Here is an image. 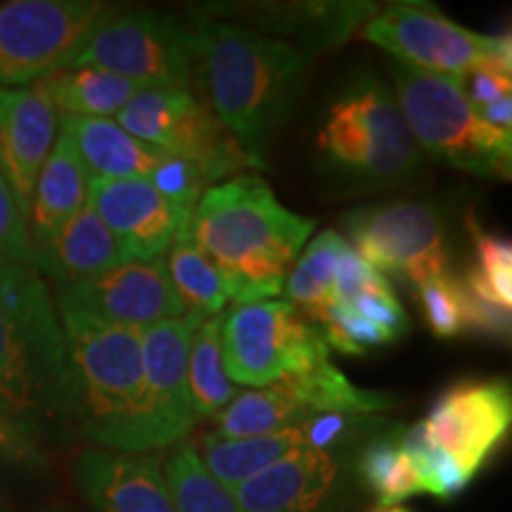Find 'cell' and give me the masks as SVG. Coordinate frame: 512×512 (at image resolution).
Instances as JSON below:
<instances>
[{
  "instance_id": "f35d334b",
  "label": "cell",
  "mask_w": 512,
  "mask_h": 512,
  "mask_svg": "<svg viewBox=\"0 0 512 512\" xmlns=\"http://www.w3.org/2000/svg\"><path fill=\"white\" fill-rule=\"evenodd\" d=\"M349 309H354L358 316L368 318L370 323H375L377 328H382L392 337V342L401 339L408 332V316L403 311L399 299L394 292L389 294H363L356 297L354 302L347 304Z\"/></svg>"
},
{
  "instance_id": "7c38bea8",
  "label": "cell",
  "mask_w": 512,
  "mask_h": 512,
  "mask_svg": "<svg viewBox=\"0 0 512 512\" xmlns=\"http://www.w3.org/2000/svg\"><path fill=\"white\" fill-rule=\"evenodd\" d=\"M354 252L380 273L420 287L451 273L444 211L427 200L363 204L344 214Z\"/></svg>"
},
{
  "instance_id": "2e32d148",
  "label": "cell",
  "mask_w": 512,
  "mask_h": 512,
  "mask_svg": "<svg viewBox=\"0 0 512 512\" xmlns=\"http://www.w3.org/2000/svg\"><path fill=\"white\" fill-rule=\"evenodd\" d=\"M86 204L112 230L131 261H152L164 256L178 228L195 211L178 207L143 178H91Z\"/></svg>"
},
{
  "instance_id": "d6986e66",
  "label": "cell",
  "mask_w": 512,
  "mask_h": 512,
  "mask_svg": "<svg viewBox=\"0 0 512 512\" xmlns=\"http://www.w3.org/2000/svg\"><path fill=\"white\" fill-rule=\"evenodd\" d=\"M57 138V112L36 86L0 88V176L27 223L36 178Z\"/></svg>"
},
{
  "instance_id": "1f68e13d",
  "label": "cell",
  "mask_w": 512,
  "mask_h": 512,
  "mask_svg": "<svg viewBox=\"0 0 512 512\" xmlns=\"http://www.w3.org/2000/svg\"><path fill=\"white\" fill-rule=\"evenodd\" d=\"M403 430L394 427L380 437L370 439L358 460L363 484L377 496L380 508H394L408 498L420 494L418 479H415L411 458L403 448Z\"/></svg>"
},
{
  "instance_id": "6da1fadb",
  "label": "cell",
  "mask_w": 512,
  "mask_h": 512,
  "mask_svg": "<svg viewBox=\"0 0 512 512\" xmlns=\"http://www.w3.org/2000/svg\"><path fill=\"white\" fill-rule=\"evenodd\" d=\"M197 79L223 128L256 169L302 93L313 55L221 19L197 17Z\"/></svg>"
},
{
  "instance_id": "5b68a950",
  "label": "cell",
  "mask_w": 512,
  "mask_h": 512,
  "mask_svg": "<svg viewBox=\"0 0 512 512\" xmlns=\"http://www.w3.org/2000/svg\"><path fill=\"white\" fill-rule=\"evenodd\" d=\"M318 155L332 176L363 188L408 181L425 162L399 102L373 74L351 76L332 98L318 131Z\"/></svg>"
},
{
  "instance_id": "277c9868",
  "label": "cell",
  "mask_w": 512,
  "mask_h": 512,
  "mask_svg": "<svg viewBox=\"0 0 512 512\" xmlns=\"http://www.w3.org/2000/svg\"><path fill=\"white\" fill-rule=\"evenodd\" d=\"M72 366V422L95 448L145 453L140 330L57 309Z\"/></svg>"
},
{
  "instance_id": "484cf974",
  "label": "cell",
  "mask_w": 512,
  "mask_h": 512,
  "mask_svg": "<svg viewBox=\"0 0 512 512\" xmlns=\"http://www.w3.org/2000/svg\"><path fill=\"white\" fill-rule=\"evenodd\" d=\"M304 425V422H302ZM290 427V430L266 434V437H249V439H211L204 437L200 460L207 467V472L216 482H221L226 489L235 491L247 479H252L266 467H271L280 460L297 453L306 446L304 427Z\"/></svg>"
},
{
  "instance_id": "836d02e7",
  "label": "cell",
  "mask_w": 512,
  "mask_h": 512,
  "mask_svg": "<svg viewBox=\"0 0 512 512\" xmlns=\"http://www.w3.org/2000/svg\"><path fill=\"white\" fill-rule=\"evenodd\" d=\"M415 292H418L422 313H425V320L434 337L453 339L465 335L458 275H439V278H432L415 287Z\"/></svg>"
},
{
  "instance_id": "44dd1931",
  "label": "cell",
  "mask_w": 512,
  "mask_h": 512,
  "mask_svg": "<svg viewBox=\"0 0 512 512\" xmlns=\"http://www.w3.org/2000/svg\"><path fill=\"white\" fill-rule=\"evenodd\" d=\"M128 261L126 249L88 204L50 238L29 245L31 268L41 278L55 280L57 287L95 278Z\"/></svg>"
},
{
  "instance_id": "4316f807",
  "label": "cell",
  "mask_w": 512,
  "mask_h": 512,
  "mask_svg": "<svg viewBox=\"0 0 512 512\" xmlns=\"http://www.w3.org/2000/svg\"><path fill=\"white\" fill-rule=\"evenodd\" d=\"M164 259L171 285L181 297L185 311L202 320L221 316L228 304L226 290L219 271L192 235V216L178 228Z\"/></svg>"
},
{
  "instance_id": "f546056e",
  "label": "cell",
  "mask_w": 512,
  "mask_h": 512,
  "mask_svg": "<svg viewBox=\"0 0 512 512\" xmlns=\"http://www.w3.org/2000/svg\"><path fill=\"white\" fill-rule=\"evenodd\" d=\"M349 252L351 245L347 238H342L335 230H323L287 273V297L309 311L311 318H316L325 306L332 304V285H335L339 261Z\"/></svg>"
},
{
  "instance_id": "ffe728a7",
  "label": "cell",
  "mask_w": 512,
  "mask_h": 512,
  "mask_svg": "<svg viewBox=\"0 0 512 512\" xmlns=\"http://www.w3.org/2000/svg\"><path fill=\"white\" fill-rule=\"evenodd\" d=\"M81 496L95 512H176L162 460L86 448L74 463Z\"/></svg>"
},
{
  "instance_id": "30bf717a",
  "label": "cell",
  "mask_w": 512,
  "mask_h": 512,
  "mask_svg": "<svg viewBox=\"0 0 512 512\" xmlns=\"http://www.w3.org/2000/svg\"><path fill=\"white\" fill-rule=\"evenodd\" d=\"M117 124L166 157L192 164L207 183L254 166L192 88H138Z\"/></svg>"
},
{
  "instance_id": "9c48e42d",
  "label": "cell",
  "mask_w": 512,
  "mask_h": 512,
  "mask_svg": "<svg viewBox=\"0 0 512 512\" xmlns=\"http://www.w3.org/2000/svg\"><path fill=\"white\" fill-rule=\"evenodd\" d=\"M98 0H12L0 5V88H24L72 67L100 19Z\"/></svg>"
},
{
  "instance_id": "d6a6232c",
  "label": "cell",
  "mask_w": 512,
  "mask_h": 512,
  "mask_svg": "<svg viewBox=\"0 0 512 512\" xmlns=\"http://www.w3.org/2000/svg\"><path fill=\"white\" fill-rule=\"evenodd\" d=\"M460 283L477 297L494 302L503 309L512 304V245L510 240L475 230V264L463 275Z\"/></svg>"
},
{
  "instance_id": "5bb4252c",
  "label": "cell",
  "mask_w": 512,
  "mask_h": 512,
  "mask_svg": "<svg viewBox=\"0 0 512 512\" xmlns=\"http://www.w3.org/2000/svg\"><path fill=\"white\" fill-rule=\"evenodd\" d=\"M55 306L131 330H145L188 313L171 285L164 256L152 261H128L81 283L60 285Z\"/></svg>"
},
{
  "instance_id": "7402d4cb",
  "label": "cell",
  "mask_w": 512,
  "mask_h": 512,
  "mask_svg": "<svg viewBox=\"0 0 512 512\" xmlns=\"http://www.w3.org/2000/svg\"><path fill=\"white\" fill-rule=\"evenodd\" d=\"M88 183H91V176H88L72 138L57 124L53 150L36 178L34 197H31L27 216L29 245L50 238L86 207Z\"/></svg>"
},
{
  "instance_id": "9a60e30c",
  "label": "cell",
  "mask_w": 512,
  "mask_h": 512,
  "mask_svg": "<svg viewBox=\"0 0 512 512\" xmlns=\"http://www.w3.org/2000/svg\"><path fill=\"white\" fill-rule=\"evenodd\" d=\"M510 422L508 380H479L448 387L418 425L427 444L446 451L467 472L477 475L508 437Z\"/></svg>"
},
{
  "instance_id": "ab89813d",
  "label": "cell",
  "mask_w": 512,
  "mask_h": 512,
  "mask_svg": "<svg viewBox=\"0 0 512 512\" xmlns=\"http://www.w3.org/2000/svg\"><path fill=\"white\" fill-rule=\"evenodd\" d=\"M0 463L22 467V470H38L46 465L41 444L5 413H0Z\"/></svg>"
},
{
  "instance_id": "52a82bcc",
  "label": "cell",
  "mask_w": 512,
  "mask_h": 512,
  "mask_svg": "<svg viewBox=\"0 0 512 512\" xmlns=\"http://www.w3.org/2000/svg\"><path fill=\"white\" fill-rule=\"evenodd\" d=\"M361 36L394 55L396 62L458 83L477 69L503 76L512 72L510 34H477L432 3L389 5L363 24Z\"/></svg>"
},
{
  "instance_id": "d590c367",
  "label": "cell",
  "mask_w": 512,
  "mask_h": 512,
  "mask_svg": "<svg viewBox=\"0 0 512 512\" xmlns=\"http://www.w3.org/2000/svg\"><path fill=\"white\" fill-rule=\"evenodd\" d=\"M150 183L155 185L164 197H169L171 202H176L178 207L185 209L197 207L204 185H207L204 176L195 169V166L176 157H166L164 162L159 164L155 174H152Z\"/></svg>"
},
{
  "instance_id": "f1b7e54d",
  "label": "cell",
  "mask_w": 512,
  "mask_h": 512,
  "mask_svg": "<svg viewBox=\"0 0 512 512\" xmlns=\"http://www.w3.org/2000/svg\"><path fill=\"white\" fill-rule=\"evenodd\" d=\"M221 320L223 316L202 320L190 342L188 382L197 420L216 418L240 394L238 384L230 382L223 368Z\"/></svg>"
},
{
  "instance_id": "7a4b0ae2",
  "label": "cell",
  "mask_w": 512,
  "mask_h": 512,
  "mask_svg": "<svg viewBox=\"0 0 512 512\" xmlns=\"http://www.w3.org/2000/svg\"><path fill=\"white\" fill-rule=\"evenodd\" d=\"M316 219L287 209L264 178L240 174L202 192L192 235L221 275L226 297L256 304L285 290Z\"/></svg>"
},
{
  "instance_id": "74e56055",
  "label": "cell",
  "mask_w": 512,
  "mask_h": 512,
  "mask_svg": "<svg viewBox=\"0 0 512 512\" xmlns=\"http://www.w3.org/2000/svg\"><path fill=\"white\" fill-rule=\"evenodd\" d=\"M460 302H463L465 332H475V335L498 339V342L510 337V309L486 302V299L467 290L463 283H460Z\"/></svg>"
},
{
  "instance_id": "ba28073f",
  "label": "cell",
  "mask_w": 512,
  "mask_h": 512,
  "mask_svg": "<svg viewBox=\"0 0 512 512\" xmlns=\"http://www.w3.org/2000/svg\"><path fill=\"white\" fill-rule=\"evenodd\" d=\"M195 27L162 10H110L72 67L105 69L138 88H192Z\"/></svg>"
},
{
  "instance_id": "e575fe53",
  "label": "cell",
  "mask_w": 512,
  "mask_h": 512,
  "mask_svg": "<svg viewBox=\"0 0 512 512\" xmlns=\"http://www.w3.org/2000/svg\"><path fill=\"white\" fill-rule=\"evenodd\" d=\"M394 292L392 285H389L387 275L377 271L363 261L354 249L339 261L335 285H332V302L337 304H351L356 297H363V294H389Z\"/></svg>"
},
{
  "instance_id": "60d3db41",
  "label": "cell",
  "mask_w": 512,
  "mask_h": 512,
  "mask_svg": "<svg viewBox=\"0 0 512 512\" xmlns=\"http://www.w3.org/2000/svg\"><path fill=\"white\" fill-rule=\"evenodd\" d=\"M467 79H470V86H463V88L467 98H470L472 105H475V110L491 105V102L510 98L512 93L510 76L496 74L491 72V69H477V72H472Z\"/></svg>"
},
{
  "instance_id": "83f0119b",
  "label": "cell",
  "mask_w": 512,
  "mask_h": 512,
  "mask_svg": "<svg viewBox=\"0 0 512 512\" xmlns=\"http://www.w3.org/2000/svg\"><path fill=\"white\" fill-rule=\"evenodd\" d=\"M313 413L292 401L290 396L275 389L273 384L266 389H252L242 392L216 415L214 432L207 434L211 439H249L266 437L299 427L311 418Z\"/></svg>"
},
{
  "instance_id": "4dcf8cb0",
  "label": "cell",
  "mask_w": 512,
  "mask_h": 512,
  "mask_svg": "<svg viewBox=\"0 0 512 512\" xmlns=\"http://www.w3.org/2000/svg\"><path fill=\"white\" fill-rule=\"evenodd\" d=\"M162 467L176 512H242L233 491L209 475L195 446L176 444Z\"/></svg>"
},
{
  "instance_id": "603a6c76",
  "label": "cell",
  "mask_w": 512,
  "mask_h": 512,
  "mask_svg": "<svg viewBox=\"0 0 512 512\" xmlns=\"http://www.w3.org/2000/svg\"><path fill=\"white\" fill-rule=\"evenodd\" d=\"M57 124L69 133L91 178H105V181L143 178V181H150L159 164L166 159L164 152L133 138L114 119L57 117Z\"/></svg>"
},
{
  "instance_id": "8d00e7d4",
  "label": "cell",
  "mask_w": 512,
  "mask_h": 512,
  "mask_svg": "<svg viewBox=\"0 0 512 512\" xmlns=\"http://www.w3.org/2000/svg\"><path fill=\"white\" fill-rule=\"evenodd\" d=\"M0 261L29 264L27 223L19 214L15 197L3 176H0Z\"/></svg>"
},
{
  "instance_id": "4fadbf2b",
  "label": "cell",
  "mask_w": 512,
  "mask_h": 512,
  "mask_svg": "<svg viewBox=\"0 0 512 512\" xmlns=\"http://www.w3.org/2000/svg\"><path fill=\"white\" fill-rule=\"evenodd\" d=\"M202 318L185 313L140 330L143 351V448L159 451L181 444L195 427L192 411L188 358L190 342Z\"/></svg>"
},
{
  "instance_id": "cb8c5ba5",
  "label": "cell",
  "mask_w": 512,
  "mask_h": 512,
  "mask_svg": "<svg viewBox=\"0 0 512 512\" xmlns=\"http://www.w3.org/2000/svg\"><path fill=\"white\" fill-rule=\"evenodd\" d=\"M273 387L313 415L337 413L370 418L375 413L389 411L396 403L389 394L356 387L342 370L332 366L330 358L302 370V373L280 377L278 382H273Z\"/></svg>"
},
{
  "instance_id": "e0dca14e",
  "label": "cell",
  "mask_w": 512,
  "mask_h": 512,
  "mask_svg": "<svg viewBox=\"0 0 512 512\" xmlns=\"http://www.w3.org/2000/svg\"><path fill=\"white\" fill-rule=\"evenodd\" d=\"M375 12L373 3H219L197 10V17L238 24L313 55L347 41Z\"/></svg>"
},
{
  "instance_id": "8992f818",
  "label": "cell",
  "mask_w": 512,
  "mask_h": 512,
  "mask_svg": "<svg viewBox=\"0 0 512 512\" xmlns=\"http://www.w3.org/2000/svg\"><path fill=\"white\" fill-rule=\"evenodd\" d=\"M394 91L422 155L482 178H510L512 131L479 117L463 83L394 62Z\"/></svg>"
},
{
  "instance_id": "ac0fdd59",
  "label": "cell",
  "mask_w": 512,
  "mask_h": 512,
  "mask_svg": "<svg viewBox=\"0 0 512 512\" xmlns=\"http://www.w3.org/2000/svg\"><path fill=\"white\" fill-rule=\"evenodd\" d=\"M339 451L299 448L233 491L242 512H332L342 494Z\"/></svg>"
},
{
  "instance_id": "3957f363",
  "label": "cell",
  "mask_w": 512,
  "mask_h": 512,
  "mask_svg": "<svg viewBox=\"0 0 512 512\" xmlns=\"http://www.w3.org/2000/svg\"><path fill=\"white\" fill-rule=\"evenodd\" d=\"M67 337L46 280L31 264L0 261V413L38 441L72 422Z\"/></svg>"
},
{
  "instance_id": "d4e9b609",
  "label": "cell",
  "mask_w": 512,
  "mask_h": 512,
  "mask_svg": "<svg viewBox=\"0 0 512 512\" xmlns=\"http://www.w3.org/2000/svg\"><path fill=\"white\" fill-rule=\"evenodd\" d=\"M34 86L46 95L57 117H117L138 93L131 81L95 67H67Z\"/></svg>"
},
{
  "instance_id": "b9f144b4",
  "label": "cell",
  "mask_w": 512,
  "mask_h": 512,
  "mask_svg": "<svg viewBox=\"0 0 512 512\" xmlns=\"http://www.w3.org/2000/svg\"><path fill=\"white\" fill-rule=\"evenodd\" d=\"M380 512H411V510H406V508H401V505H394V508H382Z\"/></svg>"
},
{
  "instance_id": "8fae6325",
  "label": "cell",
  "mask_w": 512,
  "mask_h": 512,
  "mask_svg": "<svg viewBox=\"0 0 512 512\" xmlns=\"http://www.w3.org/2000/svg\"><path fill=\"white\" fill-rule=\"evenodd\" d=\"M223 368L233 384L264 389L330 356L316 328L290 302L235 306L221 320Z\"/></svg>"
}]
</instances>
